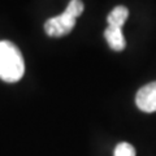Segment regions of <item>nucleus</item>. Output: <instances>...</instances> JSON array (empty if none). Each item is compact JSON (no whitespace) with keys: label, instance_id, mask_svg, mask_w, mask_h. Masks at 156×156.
<instances>
[{"label":"nucleus","instance_id":"nucleus-1","mask_svg":"<svg viewBox=\"0 0 156 156\" xmlns=\"http://www.w3.org/2000/svg\"><path fill=\"white\" fill-rule=\"evenodd\" d=\"M25 73L22 53L16 44L8 41L0 42V78L5 82H17Z\"/></svg>","mask_w":156,"mask_h":156},{"label":"nucleus","instance_id":"nucleus-2","mask_svg":"<svg viewBox=\"0 0 156 156\" xmlns=\"http://www.w3.org/2000/svg\"><path fill=\"white\" fill-rule=\"evenodd\" d=\"M83 3L81 0H70L64 13L51 17L44 23V31L50 37H64L69 34L76 25V18L83 12Z\"/></svg>","mask_w":156,"mask_h":156},{"label":"nucleus","instance_id":"nucleus-3","mask_svg":"<svg viewBox=\"0 0 156 156\" xmlns=\"http://www.w3.org/2000/svg\"><path fill=\"white\" fill-rule=\"evenodd\" d=\"M136 107L147 113L156 112V81L140 87L135 96Z\"/></svg>","mask_w":156,"mask_h":156},{"label":"nucleus","instance_id":"nucleus-4","mask_svg":"<svg viewBox=\"0 0 156 156\" xmlns=\"http://www.w3.org/2000/svg\"><path fill=\"white\" fill-rule=\"evenodd\" d=\"M104 37L107 39V42H108L109 47L113 51H122L126 46V41L124 38L122 30L119 27L108 26L107 30L104 31Z\"/></svg>","mask_w":156,"mask_h":156},{"label":"nucleus","instance_id":"nucleus-5","mask_svg":"<svg viewBox=\"0 0 156 156\" xmlns=\"http://www.w3.org/2000/svg\"><path fill=\"white\" fill-rule=\"evenodd\" d=\"M128 16H129L128 8L124 5H117L116 8L112 9L111 13L108 14V17H107L108 26L122 29V25L125 23L126 20H128Z\"/></svg>","mask_w":156,"mask_h":156},{"label":"nucleus","instance_id":"nucleus-6","mask_svg":"<svg viewBox=\"0 0 156 156\" xmlns=\"http://www.w3.org/2000/svg\"><path fill=\"white\" fill-rule=\"evenodd\" d=\"M115 156H135V150L131 144L122 142L119 143L115 148Z\"/></svg>","mask_w":156,"mask_h":156}]
</instances>
